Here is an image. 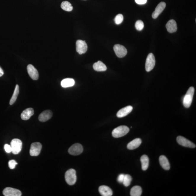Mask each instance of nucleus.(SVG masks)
Returning a JSON list of instances; mask_svg holds the SVG:
<instances>
[{
  "label": "nucleus",
  "mask_w": 196,
  "mask_h": 196,
  "mask_svg": "<svg viewBox=\"0 0 196 196\" xmlns=\"http://www.w3.org/2000/svg\"><path fill=\"white\" fill-rule=\"evenodd\" d=\"M142 193V189L140 186H136L131 188L130 194L131 196H140Z\"/></svg>",
  "instance_id": "nucleus-24"
},
{
  "label": "nucleus",
  "mask_w": 196,
  "mask_h": 196,
  "mask_svg": "<svg viewBox=\"0 0 196 196\" xmlns=\"http://www.w3.org/2000/svg\"><path fill=\"white\" fill-rule=\"evenodd\" d=\"M65 178L67 184L70 186L73 185L77 180L76 171L73 168L67 170L65 173Z\"/></svg>",
  "instance_id": "nucleus-3"
},
{
  "label": "nucleus",
  "mask_w": 196,
  "mask_h": 196,
  "mask_svg": "<svg viewBox=\"0 0 196 196\" xmlns=\"http://www.w3.org/2000/svg\"><path fill=\"white\" fill-rule=\"evenodd\" d=\"M129 131V128L128 127L123 125L115 128L112 131V135L114 137L120 138L126 135Z\"/></svg>",
  "instance_id": "nucleus-2"
},
{
  "label": "nucleus",
  "mask_w": 196,
  "mask_h": 196,
  "mask_svg": "<svg viewBox=\"0 0 196 196\" xmlns=\"http://www.w3.org/2000/svg\"><path fill=\"white\" fill-rule=\"evenodd\" d=\"M12 152L14 155H17L21 152L22 147V142L18 139H13L11 142Z\"/></svg>",
  "instance_id": "nucleus-4"
},
{
  "label": "nucleus",
  "mask_w": 196,
  "mask_h": 196,
  "mask_svg": "<svg viewBox=\"0 0 196 196\" xmlns=\"http://www.w3.org/2000/svg\"><path fill=\"white\" fill-rule=\"evenodd\" d=\"M176 141L180 145L182 146L183 147L190 148L196 147V145L195 144L189 141V140L186 139L184 136H178L176 138Z\"/></svg>",
  "instance_id": "nucleus-10"
},
{
  "label": "nucleus",
  "mask_w": 196,
  "mask_h": 196,
  "mask_svg": "<svg viewBox=\"0 0 196 196\" xmlns=\"http://www.w3.org/2000/svg\"><path fill=\"white\" fill-rule=\"evenodd\" d=\"M155 56L152 53H150L148 55L145 64L146 71L149 72L152 70L155 66Z\"/></svg>",
  "instance_id": "nucleus-5"
},
{
  "label": "nucleus",
  "mask_w": 196,
  "mask_h": 196,
  "mask_svg": "<svg viewBox=\"0 0 196 196\" xmlns=\"http://www.w3.org/2000/svg\"><path fill=\"white\" fill-rule=\"evenodd\" d=\"M142 143V141L139 138L135 139L128 144L127 148L129 150H134L139 147Z\"/></svg>",
  "instance_id": "nucleus-20"
},
{
  "label": "nucleus",
  "mask_w": 196,
  "mask_h": 196,
  "mask_svg": "<svg viewBox=\"0 0 196 196\" xmlns=\"http://www.w3.org/2000/svg\"><path fill=\"white\" fill-rule=\"evenodd\" d=\"M166 28L168 31L170 33L176 32L177 30V24L176 21L173 19L168 21L166 24Z\"/></svg>",
  "instance_id": "nucleus-17"
},
{
  "label": "nucleus",
  "mask_w": 196,
  "mask_h": 196,
  "mask_svg": "<svg viewBox=\"0 0 196 196\" xmlns=\"http://www.w3.org/2000/svg\"><path fill=\"white\" fill-rule=\"evenodd\" d=\"M34 114V110L32 108H28L24 110L21 115L22 120H27L29 119L30 117Z\"/></svg>",
  "instance_id": "nucleus-18"
},
{
  "label": "nucleus",
  "mask_w": 196,
  "mask_h": 196,
  "mask_svg": "<svg viewBox=\"0 0 196 196\" xmlns=\"http://www.w3.org/2000/svg\"><path fill=\"white\" fill-rule=\"evenodd\" d=\"M42 145L40 143H33L30 146V153L31 156H37L41 152Z\"/></svg>",
  "instance_id": "nucleus-6"
},
{
  "label": "nucleus",
  "mask_w": 196,
  "mask_h": 196,
  "mask_svg": "<svg viewBox=\"0 0 196 196\" xmlns=\"http://www.w3.org/2000/svg\"><path fill=\"white\" fill-rule=\"evenodd\" d=\"M88 46L86 41L78 40L76 42L77 52L80 54H85L87 51Z\"/></svg>",
  "instance_id": "nucleus-8"
},
{
  "label": "nucleus",
  "mask_w": 196,
  "mask_h": 196,
  "mask_svg": "<svg viewBox=\"0 0 196 196\" xmlns=\"http://www.w3.org/2000/svg\"><path fill=\"white\" fill-rule=\"evenodd\" d=\"M135 27L136 30L140 31L143 30L144 27L143 22L141 20H138L136 22Z\"/></svg>",
  "instance_id": "nucleus-29"
},
{
  "label": "nucleus",
  "mask_w": 196,
  "mask_h": 196,
  "mask_svg": "<svg viewBox=\"0 0 196 196\" xmlns=\"http://www.w3.org/2000/svg\"><path fill=\"white\" fill-rule=\"evenodd\" d=\"M93 68L96 71L98 72L105 71L107 70V67L105 64L100 61L94 63L93 65Z\"/></svg>",
  "instance_id": "nucleus-21"
},
{
  "label": "nucleus",
  "mask_w": 196,
  "mask_h": 196,
  "mask_svg": "<svg viewBox=\"0 0 196 196\" xmlns=\"http://www.w3.org/2000/svg\"><path fill=\"white\" fill-rule=\"evenodd\" d=\"M160 165L164 169L168 170L170 169V165L168 158L164 155H161L159 158Z\"/></svg>",
  "instance_id": "nucleus-19"
},
{
  "label": "nucleus",
  "mask_w": 196,
  "mask_h": 196,
  "mask_svg": "<svg viewBox=\"0 0 196 196\" xmlns=\"http://www.w3.org/2000/svg\"><path fill=\"white\" fill-rule=\"evenodd\" d=\"M52 116V112L50 110H45L40 114L38 117V120L41 122H46L51 119Z\"/></svg>",
  "instance_id": "nucleus-15"
},
{
  "label": "nucleus",
  "mask_w": 196,
  "mask_h": 196,
  "mask_svg": "<svg viewBox=\"0 0 196 196\" xmlns=\"http://www.w3.org/2000/svg\"><path fill=\"white\" fill-rule=\"evenodd\" d=\"M133 107L131 106H127L126 107L121 109L119 110L117 114V116L118 118H122L128 115L133 110Z\"/></svg>",
  "instance_id": "nucleus-14"
},
{
  "label": "nucleus",
  "mask_w": 196,
  "mask_h": 196,
  "mask_svg": "<svg viewBox=\"0 0 196 196\" xmlns=\"http://www.w3.org/2000/svg\"><path fill=\"white\" fill-rule=\"evenodd\" d=\"M131 181L132 178L131 176L128 174L125 175L123 184L125 187H128L131 184Z\"/></svg>",
  "instance_id": "nucleus-27"
},
{
  "label": "nucleus",
  "mask_w": 196,
  "mask_h": 196,
  "mask_svg": "<svg viewBox=\"0 0 196 196\" xmlns=\"http://www.w3.org/2000/svg\"><path fill=\"white\" fill-rule=\"evenodd\" d=\"M113 49L115 54L118 57H124L127 54V50L126 48L121 45H115L114 46Z\"/></svg>",
  "instance_id": "nucleus-9"
},
{
  "label": "nucleus",
  "mask_w": 196,
  "mask_h": 196,
  "mask_svg": "<svg viewBox=\"0 0 196 196\" xmlns=\"http://www.w3.org/2000/svg\"><path fill=\"white\" fill-rule=\"evenodd\" d=\"M3 194L5 196H20L22 192L19 189L12 187H7L4 189Z\"/></svg>",
  "instance_id": "nucleus-11"
},
{
  "label": "nucleus",
  "mask_w": 196,
  "mask_h": 196,
  "mask_svg": "<svg viewBox=\"0 0 196 196\" xmlns=\"http://www.w3.org/2000/svg\"><path fill=\"white\" fill-rule=\"evenodd\" d=\"M4 74V72L2 69L0 67V77L2 76Z\"/></svg>",
  "instance_id": "nucleus-34"
},
{
  "label": "nucleus",
  "mask_w": 196,
  "mask_h": 196,
  "mask_svg": "<svg viewBox=\"0 0 196 196\" xmlns=\"http://www.w3.org/2000/svg\"><path fill=\"white\" fill-rule=\"evenodd\" d=\"M147 0H135L136 2L139 4H144L147 2Z\"/></svg>",
  "instance_id": "nucleus-33"
},
{
  "label": "nucleus",
  "mask_w": 196,
  "mask_h": 196,
  "mask_svg": "<svg viewBox=\"0 0 196 196\" xmlns=\"http://www.w3.org/2000/svg\"><path fill=\"white\" fill-rule=\"evenodd\" d=\"M4 149L5 150L7 153H10V152H12V148H11V145H9V144H5Z\"/></svg>",
  "instance_id": "nucleus-31"
},
{
  "label": "nucleus",
  "mask_w": 196,
  "mask_h": 196,
  "mask_svg": "<svg viewBox=\"0 0 196 196\" xmlns=\"http://www.w3.org/2000/svg\"><path fill=\"white\" fill-rule=\"evenodd\" d=\"M194 88L190 87L187 91L183 99V105L186 108H189L192 103L193 97L194 94Z\"/></svg>",
  "instance_id": "nucleus-1"
},
{
  "label": "nucleus",
  "mask_w": 196,
  "mask_h": 196,
  "mask_svg": "<svg viewBox=\"0 0 196 196\" xmlns=\"http://www.w3.org/2000/svg\"><path fill=\"white\" fill-rule=\"evenodd\" d=\"M123 20V16L121 14H119L115 17V23L116 25H119L121 24Z\"/></svg>",
  "instance_id": "nucleus-28"
},
{
  "label": "nucleus",
  "mask_w": 196,
  "mask_h": 196,
  "mask_svg": "<svg viewBox=\"0 0 196 196\" xmlns=\"http://www.w3.org/2000/svg\"><path fill=\"white\" fill-rule=\"evenodd\" d=\"M75 81L73 78H67L62 80L61 83V86L63 88H68L74 86Z\"/></svg>",
  "instance_id": "nucleus-22"
},
{
  "label": "nucleus",
  "mask_w": 196,
  "mask_h": 196,
  "mask_svg": "<svg viewBox=\"0 0 196 196\" xmlns=\"http://www.w3.org/2000/svg\"><path fill=\"white\" fill-rule=\"evenodd\" d=\"M99 193L103 196H111L113 195V192L110 187L106 186H101L99 189Z\"/></svg>",
  "instance_id": "nucleus-16"
},
{
  "label": "nucleus",
  "mask_w": 196,
  "mask_h": 196,
  "mask_svg": "<svg viewBox=\"0 0 196 196\" xmlns=\"http://www.w3.org/2000/svg\"><path fill=\"white\" fill-rule=\"evenodd\" d=\"M19 86L18 85L16 86L15 90H14L13 94L9 102L10 105H12L16 102L17 100V96L19 94Z\"/></svg>",
  "instance_id": "nucleus-26"
},
{
  "label": "nucleus",
  "mask_w": 196,
  "mask_h": 196,
  "mask_svg": "<svg viewBox=\"0 0 196 196\" xmlns=\"http://www.w3.org/2000/svg\"><path fill=\"white\" fill-rule=\"evenodd\" d=\"M17 164V162L14 160H9V166L11 169H13L15 168L16 165Z\"/></svg>",
  "instance_id": "nucleus-30"
},
{
  "label": "nucleus",
  "mask_w": 196,
  "mask_h": 196,
  "mask_svg": "<svg viewBox=\"0 0 196 196\" xmlns=\"http://www.w3.org/2000/svg\"><path fill=\"white\" fill-rule=\"evenodd\" d=\"M141 162L142 165V169L145 171L148 168L149 165V159L147 156L144 155L141 157Z\"/></svg>",
  "instance_id": "nucleus-23"
},
{
  "label": "nucleus",
  "mask_w": 196,
  "mask_h": 196,
  "mask_svg": "<svg viewBox=\"0 0 196 196\" xmlns=\"http://www.w3.org/2000/svg\"><path fill=\"white\" fill-rule=\"evenodd\" d=\"M125 174H120L119 175L118 178H117V181L120 183H123V179H124Z\"/></svg>",
  "instance_id": "nucleus-32"
},
{
  "label": "nucleus",
  "mask_w": 196,
  "mask_h": 196,
  "mask_svg": "<svg viewBox=\"0 0 196 196\" xmlns=\"http://www.w3.org/2000/svg\"><path fill=\"white\" fill-rule=\"evenodd\" d=\"M83 151V146L81 144L76 143L73 144L68 149V152L70 155H78L82 153Z\"/></svg>",
  "instance_id": "nucleus-7"
},
{
  "label": "nucleus",
  "mask_w": 196,
  "mask_h": 196,
  "mask_svg": "<svg viewBox=\"0 0 196 196\" xmlns=\"http://www.w3.org/2000/svg\"><path fill=\"white\" fill-rule=\"evenodd\" d=\"M166 4L164 2H161L156 7L155 10L152 13V17L153 19H156L163 12L166 7Z\"/></svg>",
  "instance_id": "nucleus-13"
},
{
  "label": "nucleus",
  "mask_w": 196,
  "mask_h": 196,
  "mask_svg": "<svg viewBox=\"0 0 196 196\" xmlns=\"http://www.w3.org/2000/svg\"><path fill=\"white\" fill-rule=\"evenodd\" d=\"M61 7L62 9L67 12H71L73 9L71 4L67 1H62L61 4Z\"/></svg>",
  "instance_id": "nucleus-25"
},
{
  "label": "nucleus",
  "mask_w": 196,
  "mask_h": 196,
  "mask_svg": "<svg viewBox=\"0 0 196 196\" xmlns=\"http://www.w3.org/2000/svg\"><path fill=\"white\" fill-rule=\"evenodd\" d=\"M27 72L30 78L33 80H37L38 78V73L37 70L33 65L29 64L27 67Z\"/></svg>",
  "instance_id": "nucleus-12"
}]
</instances>
